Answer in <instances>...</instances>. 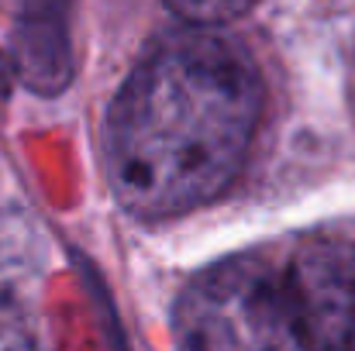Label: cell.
I'll use <instances>...</instances> for the list:
<instances>
[{
	"label": "cell",
	"instance_id": "cell-1",
	"mask_svg": "<svg viewBox=\"0 0 355 351\" xmlns=\"http://www.w3.org/2000/svg\"><path fill=\"white\" fill-rule=\"evenodd\" d=\"M262 80L248 52L207 28L162 38L104 120V169L124 210L176 217L211 204L248 152Z\"/></svg>",
	"mask_w": 355,
	"mask_h": 351
},
{
	"label": "cell",
	"instance_id": "cell-2",
	"mask_svg": "<svg viewBox=\"0 0 355 351\" xmlns=\"http://www.w3.org/2000/svg\"><path fill=\"white\" fill-rule=\"evenodd\" d=\"M176 351H297L283 276L255 258H225L180 293L173 310Z\"/></svg>",
	"mask_w": 355,
	"mask_h": 351
},
{
	"label": "cell",
	"instance_id": "cell-3",
	"mask_svg": "<svg viewBox=\"0 0 355 351\" xmlns=\"http://www.w3.org/2000/svg\"><path fill=\"white\" fill-rule=\"evenodd\" d=\"M283 282L300 348L355 351V244L338 237L304 244Z\"/></svg>",
	"mask_w": 355,
	"mask_h": 351
},
{
	"label": "cell",
	"instance_id": "cell-4",
	"mask_svg": "<svg viewBox=\"0 0 355 351\" xmlns=\"http://www.w3.org/2000/svg\"><path fill=\"white\" fill-rule=\"evenodd\" d=\"M17 62L24 83L52 93L69 80L66 0H24L17 24Z\"/></svg>",
	"mask_w": 355,
	"mask_h": 351
},
{
	"label": "cell",
	"instance_id": "cell-5",
	"mask_svg": "<svg viewBox=\"0 0 355 351\" xmlns=\"http://www.w3.org/2000/svg\"><path fill=\"white\" fill-rule=\"evenodd\" d=\"M162 3L190 28L214 31L218 24H228V21H238L241 14H248L259 0H162Z\"/></svg>",
	"mask_w": 355,
	"mask_h": 351
}]
</instances>
